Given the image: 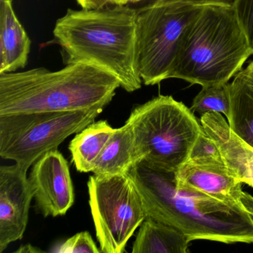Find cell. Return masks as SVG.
I'll list each match as a JSON object with an SVG mask.
<instances>
[{
	"instance_id": "6da1fadb",
	"label": "cell",
	"mask_w": 253,
	"mask_h": 253,
	"mask_svg": "<svg viewBox=\"0 0 253 253\" xmlns=\"http://www.w3.org/2000/svg\"><path fill=\"white\" fill-rule=\"evenodd\" d=\"M147 217L181 232L190 241L253 244V223L247 211L174 180V172L136 163L128 172Z\"/></svg>"
},
{
	"instance_id": "7a4b0ae2",
	"label": "cell",
	"mask_w": 253,
	"mask_h": 253,
	"mask_svg": "<svg viewBox=\"0 0 253 253\" xmlns=\"http://www.w3.org/2000/svg\"><path fill=\"white\" fill-rule=\"evenodd\" d=\"M68 9L53 34L66 54V64L84 63L116 77L121 88L142 86L137 55V11L127 5Z\"/></svg>"
},
{
	"instance_id": "3957f363",
	"label": "cell",
	"mask_w": 253,
	"mask_h": 253,
	"mask_svg": "<svg viewBox=\"0 0 253 253\" xmlns=\"http://www.w3.org/2000/svg\"><path fill=\"white\" fill-rule=\"evenodd\" d=\"M120 87L116 77L84 63L66 64L55 72L40 67L0 74V115L103 112Z\"/></svg>"
},
{
	"instance_id": "277c9868",
	"label": "cell",
	"mask_w": 253,
	"mask_h": 253,
	"mask_svg": "<svg viewBox=\"0 0 253 253\" xmlns=\"http://www.w3.org/2000/svg\"><path fill=\"white\" fill-rule=\"evenodd\" d=\"M250 55L232 6H201L185 31L172 78L201 86L226 84Z\"/></svg>"
},
{
	"instance_id": "5b68a950",
	"label": "cell",
	"mask_w": 253,
	"mask_h": 253,
	"mask_svg": "<svg viewBox=\"0 0 253 253\" xmlns=\"http://www.w3.org/2000/svg\"><path fill=\"white\" fill-rule=\"evenodd\" d=\"M194 114L171 96L160 95L134 108L126 123L132 129L137 162L176 172L189 161L202 130Z\"/></svg>"
},
{
	"instance_id": "8992f818",
	"label": "cell",
	"mask_w": 253,
	"mask_h": 253,
	"mask_svg": "<svg viewBox=\"0 0 253 253\" xmlns=\"http://www.w3.org/2000/svg\"><path fill=\"white\" fill-rule=\"evenodd\" d=\"M201 7L156 0L137 9L138 66L144 85L172 78L185 31Z\"/></svg>"
},
{
	"instance_id": "52a82bcc",
	"label": "cell",
	"mask_w": 253,
	"mask_h": 253,
	"mask_svg": "<svg viewBox=\"0 0 253 253\" xmlns=\"http://www.w3.org/2000/svg\"><path fill=\"white\" fill-rule=\"evenodd\" d=\"M100 111L0 115V156L29 169L72 134L94 122Z\"/></svg>"
},
{
	"instance_id": "ba28073f",
	"label": "cell",
	"mask_w": 253,
	"mask_h": 253,
	"mask_svg": "<svg viewBox=\"0 0 253 253\" xmlns=\"http://www.w3.org/2000/svg\"><path fill=\"white\" fill-rule=\"evenodd\" d=\"M87 185L101 253H124L127 243L147 217L135 185L128 174H94Z\"/></svg>"
},
{
	"instance_id": "9c48e42d",
	"label": "cell",
	"mask_w": 253,
	"mask_h": 253,
	"mask_svg": "<svg viewBox=\"0 0 253 253\" xmlns=\"http://www.w3.org/2000/svg\"><path fill=\"white\" fill-rule=\"evenodd\" d=\"M29 179L38 214L44 217L64 215L73 206L75 192L69 163L58 149L38 159Z\"/></svg>"
},
{
	"instance_id": "30bf717a",
	"label": "cell",
	"mask_w": 253,
	"mask_h": 253,
	"mask_svg": "<svg viewBox=\"0 0 253 253\" xmlns=\"http://www.w3.org/2000/svg\"><path fill=\"white\" fill-rule=\"evenodd\" d=\"M28 170L17 164L0 167V253L26 232L34 198Z\"/></svg>"
},
{
	"instance_id": "8fae6325",
	"label": "cell",
	"mask_w": 253,
	"mask_h": 253,
	"mask_svg": "<svg viewBox=\"0 0 253 253\" xmlns=\"http://www.w3.org/2000/svg\"><path fill=\"white\" fill-rule=\"evenodd\" d=\"M174 180L229 205L244 208L247 192L243 183L224 165H207L187 161L174 172Z\"/></svg>"
},
{
	"instance_id": "7c38bea8",
	"label": "cell",
	"mask_w": 253,
	"mask_h": 253,
	"mask_svg": "<svg viewBox=\"0 0 253 253\" xmlns=\"http://www.w3.org/2000/svg\"><path fill=\"white\" fill-rule=\"evenodd\" d=\"M200 123L215 143L231 173L246 184L253 180V147L231 128L228 121L218 112L201 115Z\"/></svg>"
},
{
	"instance_id": "4fadbf2b",
	"label": "cell",
	"mask_w": 253,
	"mask_h": 253,
	"mask_svg": "<svg viewBox=\"0 0 253 253\" xmlns=\"http://www.w3.org/2000/svg\"><path fill=\"white\" fill-rule=\"evenodd\" d=\"M32 41L16 15L13 0H0V74L26 66Z\"/></svg>"
},
{
	"instance_id": "5bb4252c",
	"label": "cell",
	"mask_w": 253,
	"mask_h": 253,
	"mask_svg": "<svg viewBox=\"0 0 253 253\" xmlns=\"http://www.w3.org/2000/svg\"><path fill=\"white\" fill-rule=\"evenodd\" d=\"M231 128L253 147V60L229 84Z\"/></svg>"
},
{
	"instance_id": "9a60e30c",
	"label": "cell",
	"mask_w": 253,
	"mask_h": 253,
	"mask_svg": "<svg viewBox=\"0 0 253 253\" xmlns=\"http://www.w3.org/2000/svg\"><path fill=\"white\" fill-rule=\"evenodd\" d=\"M137 162L134 134L131 126L126 123L124 126L115 129L99 155L91 172L107 177L124 175Z\"/></svg>"
},
{
	"instance_id": "2e32d148",
	"label": "cell",
	"mask_w": 253,
	"mask_h": 253,
	"mask_svg": "<svg viewBox=\"0 0 253 253\" xmlns=\"http://www.w3.org/2000/svg\"><path fill=\"white\" fill-rule=\"evenodd\" d=\"M189 242L175 228L146 217L140 226L131 253H186Z\"/></svg>"
},
{
	"instance_id": "e0dca14e",
	"label": "cell",
	"mask_w": 253,
	"mask_h": 253,
	"mask_svg": "<svg viewBox=\"0 0 253 253\" xmlns=\"http://www.w3.org/2000/svg\"><path fill=\"white\" fill-rule=\"evenodd\" d=\"M116 128L107 121L91 123L77 133L69 143L72 161L79 172H91L99 155L107 144Z\"/></svg>"
},
{
	"instance_id": "ac0fdd59",
	"label": "cell",
	"mask_w": 253,
	"mask_h": 253,
	"mask_svg": "<svg viewBox=\"0 0 253 253\" xmlns=\"http://www.w3.org/2000/svg\"><path fill=\"white\" fill-rule=\"evenodd\" d=\"M189 109L201 116L209 112H218L228 118L230 112L229 83L202 86Z\"/></svg>"
},
{
	"instance_id": "d6986e66",
	"label": "cell",
	"mask_w": 253,
	"mask_h": 253,
	"mask_svg": "<svg viewBox=\"0 0 253 253\" xmlns=\"http://www.w3.org/2000/svg\"><path fill=\"white\" fill-rule=\"evenodd\" d=\"M188 161L194 164L226 166L215 143L203 128L192 148Z\"/></svg>"
},
{
	"instance_id": "ffe728a7",
	"label": "cell",
	"mask_w": 253,
	"mask_h": 253,
	"mask_svg": "<svg viewBox=\"0 0 253 253\" xmlns=\"http://www.w3.org/2000/svg\"><path fill=\"white\" fill-rule=\"evenodd\" d=\"M232 8L253 54V0H235Z\"/></svg>"
},
{
	"instance_id": "44dd1931",
	"label": "cell",
	"mask_w": 253,
	"mask_h": 253,
	"mask_svg": "<svg viewBox=\"0 0 253 253\" xmlns=\"http://www.w3.org/2000/svg\"><path fill=\"white\" fill-rule=\"evenodd\" d=\"M60 253H100L91 234L87 231L75 234L55 250Z\"/></svg>"
},
{
	"instance_id": "7402d4cb",
	"label": "cell",
	"mask_w": 253,
	"mask_h": 253,
	"mask_svg": "<svg viewBox=\"0 0 253 253\" xmlns=\"http://www.w3.org/2000/svg\"><path fill=\"white\" fill-rule=\"evenodd\" d=\"M151 2L156 0H145L144 2ZM174 2H184L195 6H206V5H227L232 6L235 0H169Z\"/></svg>"
},
{
	"instance_id": "603a6c76",
	"label": "cell",
	"mask_w": 253,
	"mask_h": 253,
	"mask_svg": "<svg viewBox=\"0 0 253 253\" xmlns=\"http://www.w3.org/2000/svg\"><path fill=\"white\" fill-rule=\"evenodd\" d=\"M76 1L83 8H87V9L103 8L111 5V0H76Z\"/></svg>"
},
{
	"instance_id": "cb8c5ba5",
	"label": "cell",
	"mask_w": 253,
	"mask_h": 253,
	"mask_svg": "<svg viewBox=\"0 0 253 253\" xmlns=\"http://www.w3.org/2000/svg\"><path fill=\"white\" fill-rule=\"evenodd\" d=\"M243 206L253 223V197L250 194L247 193L246 195L245 198L243 201Z\"/></svg>"
},
{
	"instance_id": "d4e9b609",
	"label": "cell",
	"mask_w": 253,
	"mask_h": 253,
	"mask_svg": "<svg viewBox=\"0 0 253 253\" xmlns=\"http://www.w3.org/2000/svg\"><path fill=\"white\" fill-rule=\"evenodd\" d=\"M42 250H41V249L38 248V247H34L32 244H25V245L20 246V249L17 250L15 253H42Z\"/></svg>"
},
{
	"instance_id": "484cf974",
	"label": "cell",
	"mask_w": 253,
	"mask_h": 253,
	"mask_svg": "<svg viewBox=\"0 0 253 253\" xmlns=\"http://www.w3.org/2000/svg\"><path fill=\"white\" fill-rule=\"evenodd\" d=\"M145 0H111V5H124L128 3H138L144 2Z\"/></svg>"
},
{
	"instance_id": "4316f807",
	"label": "cell",
	"mask_w": 253,
	"mask_h": 253,
	"mask_svg": "<svg viewBox=\"0 0 253 253\" xmlns=\"http://www.w3.org/2000/svg\"><path fill=\"white\" fill-rule=\"evenodd\" d=\"M247 184L249 185V186H252V187H253V180H250V181H249Z\"/></svg>"
}]
</instances>
